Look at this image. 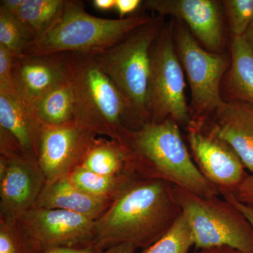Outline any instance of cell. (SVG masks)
<instances>
[{
  "instance_id": "cell-1",
  "label": "cell",
  "mask_w": 253,
  "mask_h": 253,
  "mask_svg": "<svg viewBox=\"0 0 253 253\" xmlns=\"http://www.w3.org/2000/svg\"><path fill=\"white\" fill-rule=\"evenodd\" d=\"M172 185L158 179L135 177L95 221L94 246L100 252L121 244L149 247L181 214Z\"/></svg>"
},
{
  "instance_id": "cell-2",
  "label": "cell",
  "mask_w": 253,
  "mask_h": 253,
  "mask_svg": "<svg viewBox=\"0 0 253 253\" xmlns=\"http://www.w3.org/2000/svg\"><path fill=\"white\" fill-rule=\"evenodd\" d=\"M120 144L126 149L129 170L137 177L166 181L201 197L220 196L200 172L179 125L172 119L143 123L126 131Z\"/></svg>"
},
{
  "instance_id": "cell-3",
  "label": "cell",
  "mask_w": 253,
  "mask_h": 253,
  "mask_svg": "<svg viewBox=\"0 0 253 253\" xmlns=\"http://www.w3.org/2000/svg\"><path fill=\"white\" fill-rule=\"evenodd\" d=\"M74 99V121L91 133L121 143L141 126L126 98L93 53L56 54Z\"/></svg>"
},
{
  "instance_id": "cell-4",
  "label": "cell",
  "mask_w": 253,
  "mask_h": 253,
  "mask_svg": "<svg viewBox=\"0 0 253 253\" xmlns=\"http://www.w3.org/2000/svg\"><path fill=\"white\" fill-rule=\"evenodd\" d=\"M151 18L145 14L119 19L96 17L86 12L83 1H67L59 20L31 42L23 54L46 56L101 52L117 44Z\"/></svg>"
},
{
  "instance_id": "cell-5",
  "label": "cell",
  "mask_w": 253,
  "mask_h": 253,
  "mask_svg": "<svg viewBox=\"0 0 253 253\" xmlns=\"http://www.w3.org/2000/svg\"><path fill=\"white\" fill-rule=\"evenodd\" d=\"M163 28L161 16L152 18L116 45L93 53L141 124L149 122L151 49Z\"/></svg>"
},
{
  "instance_id": "cell-6",
  "label": "cell",
  "mask_w": 253,
  "mask_h": 253,
  "mask_svg": "<svg viewBox=\"0 0 253 253\" xmlns=\"http://www.w3.org/2000/svg\"><path fill=\"white\" fill-rule=\"evenodd\" d=\"M172 193L191 226L196 249L227 246L253 253V226L231 201L201 197L174 186Z\"/></svg>"
},
{
  "instance_id": "cell-7",
  "label": "cell",
  "mask_w": 253,
  "mask_h": 253,
  "mask_svg": "<svg viewBox=\"0 0 253 253\" xmlns=\"http://www.w3.org/2000/svg\"><path fill=\"white\" fill-rule=\"evenodd\" d=\"M183 71L172 31L170 28H163L151 49L148 98L149 122L172 119L179 125L187 126L191 121Z\"/></svg>"
},
{
  "instance_id": "cell-8",
  "label": "cell",
  "mask_w": 253,
  "mask_h": 253,
  "mask_svg": "<svg viewBox=\"0 0 253 253\" xmlns=\"http://www.w3.org/2000/svg\"><path fill=\"white\" fill-rule=\"evenodd\" d=\"M174 43L191 89L192 120L207 119L224 102L221 94L223 78L230 66L225 55L212 52L200 45L189 28L179 23Z\"/></svg>"
},
{
  "instance_id": "cell-9",
  "label": "cell",
  "mask_w": 253,
  "mask_h": 253,
  "mask_svg": "<svg viewBox=\"0 0 253 253\" xmlns=\"http://www.w3.org/2000/svg\"><path fill=\"white\" fill-rule=\"evenodd\" d=\"M186 127L190 154L200 172L223 198L234 196L249 174L239 155L204 121L191 119Z\"/></svg>"
},
{
  "instance_id": "cell-10",
  "label": "cell",
  "mask_w": 253,
  "mask_h": 253,
  "mask_svg": "<svg viewBox=\"0 0 253 253\" xmlns=\"http://www.w3.org/2000/svg\"><path fill=\"white\" fill-rule=\"evenodd\" d=\"M17 220L36 253L56 247L94 246L95 221L77 213L33 207Z\"/></svg>"
},
{
  "instance_id": "cell-11",
  "label": "cell",
  "mask_w": 253,
  "mask_h": 253,
  "mask_svg": "<svg viewBox=\"0 0 253 253\" xmlns=\"http://www.w3.org/2000/svg\"><path fill=\"white\" fill-rule=\"evenodd\" d=\"M45 183L38 163L23 151L1 156V218L17 220L36 206Z\"/></svg>"
},
{
  "instance_id": "cell-12",
  "label": "cell",
  "mask_w": 253,
  "mask_h": 253,
  "mask_svg": "<svg viewBox=\"0 0 253 253\" xmlns=\"http://www.w3.org/2000/svg\"><path fill=\"white\" fill-rule=\"evenodd\" d=\"M96 135L77 122L44 126L38 162L45 184L68 175L81 165Z\"/></svg>"
},
{
  "instance_id": "cell-13",
  "label": "cell",
  "mask_w": 253,
  "mask_h": 253,
  "mask_svg": "<svg viewBox=\"0 0 253 253\" xmlns=\"http://www.w3.org/2000/svg\"><path fill=\"white\" fill-rule=\"evenodd\" d=\"M146 9L160 16H171L185 23L193 36L207 50L217 53L223 45L222 21L219 3L213 0H147Z\"/></svg>"
},
{
  "instance_id": "cell-14",
  "label": "cell",
  "mask_w": 253,
  "mask_h": 253,
  "mask_svg": "<svg viewBox=\"0 0 253 253\" xmlns=\"http://www.w3.org/2000/svg\"><path fill=\"white\" fill-rule=\"evenodd\" d=\"M44 126L33 105L14 87L0 89V128L12 136L23 151L37 162Z\"/></svg>"
},
{
  "instance_id": "cell-15",
  "label": "cell",
  "mask_w": 253,
  "mask_h": 253,
  "mask_svg": "<svg viewBox=\"0 0 253 253\" xmlns=\"http://www.w3.org/2000/svg\"><path fill=\"white\" fill-rule=\"evenodd\" d=\"M212 122L205 123L239 155L245 167L253 173V106L224 101L214 111Z\"/></svg>"
},
{
  "instance_id": "cell-16",
  "label": "cell",
  "mask_w": 253,
  "mask_h": 253,
  "mask_svg": "<svg viewBox=\"0 0 253 253\" xmlns=\"http://www.w3.org/2000/svg\"><path fill=\"white\" fill-rule=\"evenodd\" d=\"M15 89L32 105L65 81L56 55L15 59L12 73Z\"/></svg>"
},
{
  "instance_id": "cell-17",
  "label": "cell",
  "mask_w": 253,
  "mask_h": 253,
  "mask_svg": "<svg viewBox=\"0 0 253 253\" xmlns=\"http://www.w3.org/2000/svg\"><path fill=\"white\" fill-rule=\"evenodd\" d=\"M112 202L84 192L66 175L45 184L34 207L63 210L96 221L104 214Z\"/></svg>"
},
{
  "instance_id": "cell-18",
  "label": "cell",
  "mask_w": 253,
  "mask_h": 253,
  "mask_svg": "<svg viewBox=\"0 0 253 253\" xmlns=\"http://www.w3.org/2000/svg\"><path fill=\"white\" fill-rule=\"evenodd\" d=\"M230 66L225 75L228 101L253 106V52L243 37L231 36Z\"/></svg>"
},
{
  "instance_id": "cell-19",
  "label": "cell",
  "mask_w": 253,
  "mask_h": 253,
  "mask_svg": "<svg viewBox=\"0 0 253 253\" xmlns=\"http://www.w3.org/2000/svg\"><path fill=\"white\" fill-rule=\"evenodd\" d=\"M81 166L100 175L133 174L128 168L124 146L113 139L109 141L95 138L86 151Z\"/></svg>"
},
{
  "instance_id": "cell-20",
  "label": "cell",
  "mask_w": 253,
  "mask_h": 253,
  "mask_svg": "<svg viewBox=\"0 0 253 253\" xmlns=\"http://www.w3.org/2000/svg\"><path fill=\"white\" fill-rule=\"evenodd\" d=\"M33 106L44 126H63L74 121V99L66 79L34 103Z\"/></svg>"
},
{
  "instance_id": "cell-21",
  "label": "cell",
  "mask_w": 253,
  "mask_h": 253,
  "mask_svg": "<svg viewBox=\"0 0 253 253\" xmlns=\"http://www.w3.org/2000/svg\"><path fill=\"white\" fill-rule=\"evenodd\" d=\"M70 180L84 192L113 201L131 180L137 176L131 174L103 176L88 170L79 165L68 174Z\"/></svg>"
},
{
  "instance_id": "cell-22",
  "label": "cell",
  "mask_w": 253,
  "mask_h": 253,
  "mask_svg": "<svg viewBox=\"0 0 253 253\" xmlns=\"http://www.w3.org/2000/svg\"><path fill=\"white\" fill-rule=\"evenodd\" d=\"M66 2V0H25L15 15L31 28L38 38L49 31L59 20Z\"/></svg>"
},
{
  "instance_id": "cell-23",
  "label": "cell",
  "mask_w": 253,
  "mask_h": 253,
  "mask_svg": "<svg viewBox=\"0 0 253 253\" xmlns=\"http://www.w3.org/2000/svg\"><path fill=\"white\" fill-rule=\"evenodd\" d=\"M36 36L18 16L0 6V44L7 48L16 57L23 56L25 49Z\"/></svg>"
},
{
  "instance_id": "cell-24",
  "label": "cell",
  "mask_w": 253,
  "mask_h": 253,
  "mask_svg": "<svg viewBox=\"0 0 253 253\" xmlns=\"http://www.w3.org/2000/svg\"><path fill=\"white\" fill-rule=\"evenodd\" d=\"M193 246L194 239L191 226L181 212L162 237L140 253H188Z\"/></svg>"
},
{
  "instance_id": "cell-25",
  "label": "cell",
  "mask_w": 253,
  "mask_h": 253,
  "mask_svg": "<svg viewBox=\"0 0 253 253\" xmlns=\"http://www.w3.org/2000/svg\"><path fill=\"white\" fill-rule=\"evenodd\" d=\"M0 253H36L23 235L18 220L1 218Z\"/></svg>"
},
{
  "instance_id": "cell-26",
  "label": "cell",
  "mask_w": 253,
  "mask_h": 253,
  "mask_svg": "<svg viewBox=\"0 0 253 253\" xmlns=\"http://www.w3.org/2000/svg\"><path fill=\"white\" fill-rule=\"evenodd\" d=\"M222 3L231 36H244L253 18V0H224Z\"/></svg>"
},
{
  "instance_id": "cell-27",
  "label": "cell",
  "mask_w": 253,
  "mask_h": 253,
  "mask_svg": "<svg viewBox=\"0 0 253 253\" xmlns=\"http://www.w3.org/2000/svg\"><path fill=\"white\" fill-rule=\"evenodd\" d=\"M15 59L12 51L0 44V89L14 87L12 73Z\"/></svg>"
},
{
  "instance_id": "cell-28",
  "label": "cell",
  "mask_w": 253,
  "mask_h": 253,
  "mask_svg": "<svg viewBox=\"0 0 253 253\" xmlns=\"http://www.w3.org/2000/svg\"><path fill=\"white\" fill-rule=\"evenodd\" d=\"M239 202L253 207V173H251L234 195Z\"/></svg>"
},
{
  "instance_id": "cell-29",
  "label": "cell",
  "mask_w": 253,
  "mask_h": 253,
  "mask_svg": "<svg viewBox=\"0 0 253 253\" xmlns=\"http://www.w3.org/2000/svg\"><path fill=\"white\" fill-rule=\"evenodd\" d=\"M142 4L141 0H116L115 9L119 14L120 18H125L126 15L132 14Z\"/></svg>"
},
{
  "instance_id": "cell-30",
  "label": "cell",
  "mask_w": 253,
  "mask_h": 253,
  "mask_svg": "<svg viewBox=\"0 0 253 253\" xmlns=\"http://www.w3.org/2000/svg\"><path fill=\"white\" fill-rule=\"evenodd\" d=\"M94 246L81 248L56 247L48 250L44 253H100Z\"/></svg>"
},
{
  "instance_id": "cell-31",
  "label": "cell",
  "mask_w": 253,
  "mask_h": 253,
  "mask_svg": "<svg viewBox=\"0 0 253 253\" xmlns=\"http://www.w3.org/2000/svg\"><path fill=\"white\" fill-rule=\"evenodd\" d=\"M224 199L231 201V203L235 205L236 207L239 208L240 211L244 213V215L249 219L250 222H251V224L253 226V207L252 206H247V205L239 202L233 195L226 196L225 197H224Z\"/></svg>"
},
{
  "instance_id": "cell-32",
  "label": "cell",
  "mask_w": 253,
  "mask_h": 253,
  "mask_svg": "<svg viewBox=\"0 0 253 253\" xmlns=\"http://www.w3.org/2000/svg\"><path fill=\"white\" fill-rule=\"evenodd\" d=\"M25 2V0H1L0 6H3L9 12L16 14Z\"/></svg>"
},
{
  "instance_id": "cell-33",
  "label": "cell",
  "mask_w": 253,
  "mask_h": 253,
  "mask_svg": "<svg viewBox=\"0 0 253 253\" xmlns=\"http://www.w3.org/2000/svg\"><path fill=\"white\" fill-rule=\"evenodd\" d=\"M136 249L129 244H121L113 246L100 253H136Z\"/></svg>"
},
{
  "instance_id": "cell-34",
  "label": "cell",
  "mask_w": 253,
  "mask_h": 253,
  "mask_svg": "<svg viewBox=\"0 0 253 253\" xmlns=\"http://www.w3.org/2000/svg\"><path fill=\"white\" fill-rule=\"evenodd\" d=\"M92 4L94 8L99 11H110L115 9L116 0H94Z\"/></svg>"
},
{
  "instance_id": "cell-35",
  "label": "cell",
  "mask_w": 253,
  "mask_h": 253,
  "mask_svg": "<svg viewBox=\"0 0 253 253\" xmlns=\"http://www.w3.org/2000/svg\"><path fill=\"white\" fill-rule=\"evenodd\" d=\"M194 253H242L235 249L227 247V246H221V247L214 248V249L201 250L196 251Z\"/></svg>"
},
{
  "instance_id": "cell-36",
  "label": "cell",
  "mask_w": 253,
  "mask_h": 253,
  "mask_svg": "<svg viewBox=\"0 0 253 253\" xmlns=\"http://www.w3.org/2000/svg\"><path fill=\"white\" fill-rule=\"evenodd\" d=\"M243 38L253 52V18Z\"/></svg>"
}]
</instances>
